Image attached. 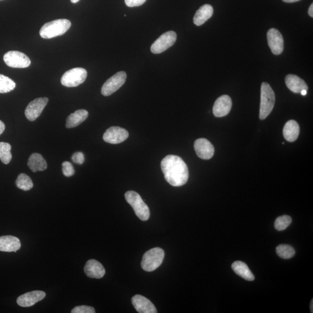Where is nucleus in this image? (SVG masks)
<instances>
[{
  "instance_id": "nucleus-1",
  "label": "nucleus",
  "mask_w": 313,
  "mask_h": 313,
  "mask_svg": "<svg viewBox=\"0 0 313 313\" xmlns=\"http://www.w3.org/2000/svg\"><path fill=\"white\" fill-rule=\"evenodd\" d=\"M161 168L164 178L171 186H182L188 182V167L184 161L177 155H169L163 159Z\"/></svg>"
},
{
  "instance_id": "nucleus-2",
  "label": "nucleus",
  "mask_w": 313,
  "mask_h": 313,
  "mask_svg": "<svg viewBox=\"0 0 313 313\" xmlns=\"http://www.w3.org/2000/svg\"><path fill=\"white\" fill-rule=\"evenodd\" d=\"M71 24L70 21L61 19L47 23L40 30V35L45 39L63 35L70 28Z\"/></svg>"
},
{
  "instance_id": "nucleus-3",
  "label": "nucleus",
  "mask_w": 313,
  "mask_h": 313,
  "mask_svg": "<svg viewBox=\"0 0 313 313\" xmlns=\"http://www.w3.org/2000/svg\"><path fill=\"white\" fill-rule=\"evenodd\" d=\"M275 94L272 87L267 83H263L261 86V100L259 118L265 120L268 117L274 108Z\"/></svg>"
},
{
  "instance_id": "nucleus-4",
  "label": "nucleus",
  "mask_w": 313,
  "mask_h": 313,
  "mask_svg": "<svg viewBox=\"0 0 313 313\" xmlns=\"http://www.w3.org/2000/svg\"><path fill=\"white\" fill-rule=\"evenodd\" d=\"M125 197L128 203L134 210L136 215L140 220L146 221L149 219L150 210L144 203L142 197L134 191H128L125 194Z\"/></svg>"
},
{
  "instance_id": "nucleus-5",
  "label": "nucleus",
  "mask_w": 313,
  "mask_h": 313,
  "mask_svg": "<svg viewBox=\"0 0 313 313\" xmlns=\"http://www.w3.org/2000/svg\"><path fill=\"white\" fill-rule=\"evenodd\" d=\"M164 257L165 253L162 248H152L144 254L141 266L146 272H152L161 266Z\"/></svg>"
},
{
  "instance_id": "nucleus-6",
  "label": "nucleus",
  "mask_w": 313,
  "mask_h": 313,
  "mask_svg": "<svg viewBox=\"0 0 313 313\" xmlns=\"http://www.w3.org/2000/svg\"><path fill=\"white\" fill-rule=\"evenodd\" d=\"M87 77L85 68L76 67L64 72L61 78V84L66 87H75L82 85Z\"/></svg>"
},
{
  "instance_id": "nucleus-7",
  "label": "nucleus",
  "mask_w": 313,
  "mask_h": 313,
  "mask_svg": "<svg viewBox=\"0 0 313 313\" xmlns=\"http://www.w3.org/2000/svg\"><path fill=\"white\" fill-rule=\"evenodd\" d=\"M127 74L125 71H119L107 80L101 89V93L105 97H108L115 93L124 85Z\"/></svg>"
},
{
  "instance_id": "nucleus-8",
  "label": "nucleus",
  "mask_w": 313,
  "mask_h": 313,
  "mask_svg": "<svg viewBox=\"0 0 313 313\" xmlns=\"http://www.w3.org/2000/svg\"><path fill=\"white\" fill-rule=\"evenodd\" d=\"M3 59L7 66L13 68H26L31 64V60L28 56L17 51L7 52Z\"/></svg>"
},
{
  "instance_id": "nucleus-9",
  "label": "nucleus",
  "mask_w": 313,
  "mask_h": 313,
  "mask_svg": "<svg viewBox=\"0 0 313 313\" xmlns=\"http://www.w3.org/2000/svg\"><path fill=\"white\" fill-rule=\"evenodd\" d=\"M177 39V33L174 31L164 33L151 45V52L154 54H159L166 51L175 43Z\"/></svg>"
},
{
  "instance_id": "nucleus-10",
  "label": "nucleus",
  "mask_w": 313,
  "mask_h": 313,
  "mask_svg": "<svg viewBox=\"0 0 313 313\" xmlns=\"http://www.w3.org/2000/svg\"><path fill=\"white\" fill-rule=\"evenodd\" d=\"M49 99L47 98H39L29 103L25 110V116L30 121H35L39 117L47 105Z\"/></svg>"
},
{
  "instance_id": "nucleus-11",
  "label": "nucleus",
  "mask_w": 313,
  "mask_h": 313,
  "mask_svg": "<svg viewBox=\"0 0 313 313\" xmlns=\"http://www.w3.org/2000/svg\"><path fill=\"white\" fill-rule=\"evenodd\" d=\"M268 45L273 54H281L284 51V39L281 33L276 29H271L267 34Z\"/></svg>"
},
{
  "instance_id": "nucleus-12",
  "label": "nucleus",
  "mask_w": 313,
  "mask_h": 313,
  "mask_svg": "<svg viewBox=\"0 0 313 313\" xmlns=\"http://www.w3.org/2000/svg\"><path fill=\"white\" fill-rule=\"evenodd\" d=\"M129 136L128 132L124 128L112 127L107 129L103 139L110 144H118L123 142Z\"/></svg>"
},
{
  "instance_id": "nucleus-13",
  "label": "nucleus",
  "mask_w": 313,
  "mask_h": 313,
  "mask_svg": "<svg viewBox=\"0 0 313 313\" xmlns=\"http://www.w3.org/2000/svg\"><path fill=\"white\" fill-rule=\"evenodd\" d=\"M194 146L197 156L201 159H211L214 154V147L207 139H198L194 142Z\"/></svg>"
},
{
  "instance_id": "nucleus-14",
  "label": "nucleus",
  "mask_w": 313,
  "mask_h": 313,
  "mask_svg": "<svg viewBox=\"0 0 313 313\" xmlns=\"http://www.w3.org/2000/svg\"><path fill=\"white\" fill-rule=\"evenodd\" d=\"M232 101L230 97L224 95L216 99L213 107V113L216 117H223L230 113Z\"/></svg>"
},
{
  "instance_id": "nucleus-15",
  "label": "nucleus",
  "mask_w": 313,
  "mask_h": 313,
  "mask_svg": "<svg viewBox=\"0 0 313 313\" xmlns=\"http://www.w3.org/2000/svg\"><path fill=\"white\" fill-rule=\"evenodd\" d=\"M46 296L44 292L41 291H34L23 294L17 299V303L19 306L23 307L33 306L39 301L44 299Z\"/></svg>"
},
{
  "instance_id": "nucleus-16",
  "label": "nucleus",
  "mask_w": 313,
  "mask_h": 313,
  "mask_svg": "<svg viewBox=\"0 0 313 313\" xmlns=\"http://www.w3.org/2000/svg\"><path fill=\"white\" fill-rule=\"evenodd\" d=\"M132 303L136 310L140 313H156L158 312L154 305L142 295H136L132 297Z\"/></svg>"
},
{
  "instance_id": "nucleus-17",
  "label": "nucleus",
  "mask_w": 313,
  "mask_h": 313,
  "mask_svg": "<svg viewBox=\"0 0 313 313\" xmlns=\"http://www.w3.org/2000/svg\"><path fill=\"white\" fill-rule=\"evenodd\" d=\"M85 272L90 278L99 279L105 276L106 271L100 262L95 259H90L86 263Z\"/></svg>"
},
{
  "instance_id": "nucleus-18",
  "label": "nucleus",
  "mask_w": 313,
  "mask_h": 313,
  "mask_svg": "<svg viewBox=\"0 0 313 313\" xmlns=\"http://www.w3.org/2000/svg\"><path fill=\"white\" fill-rule=\"evenodd\" d=\"M21 244L20 239L12 236H5L0 237V251L14 252L20 249Z\"/></svg>"
},
{
  "instance_id": "nucleus-19",
  "label": "nucleus",
  "mask_w": 313,
  "mask_h": 313,
  "mask_svg": "<svg viewBox=\"0 0 313 313\" xmlns=\"http://www.w3.org/2000/svg\"><path fill=\"white\" fill-rule=\"evenodd\" d=\"M286 86L293 93L299 94L301 91L308 90V86L303 80L294 74H288L285 79Z\"/></svg>"
},
{
  "instance_id": "nucleus-20",
  "label": "nucleus",
  "mask_w": 313,
  "mask_h": 313,
  "mask_svg": "<svg viewBox=\"0 0 313 313\" xmlns=\"http://www.w3.org/2000/svg\"><path fill=\"white\" fill-rule=\"evenodd\" d=\"M213 13V7L209 5H205L197 10L193 18L194 24L200 26L203 25L209 19L211 18Z\"/></svg>"
},
{
  "instance_id": "nucleus-21",
  "label": "nucleus",
  "mask_w": 313,
  "mask_h": 313,
  "mask_svg": "<svg viewBox=\"0 0 313 313\" xmlns=\"http://www.w3.org/2000/svg\"><path fill=\"white\" fill-rule=\"evenodd\" d=\"M299 125L296 121L289 120L285 124L283 129V135L288 142H295L299 136Z\"/></svg>"
},
{
  "instance_id": "nucleus-22",
  "label": "nucleus",
  "mask_w": 313,
  "mask_h": 313,
  "mask_svg": "<svg viewBox=\"0 0 313 313\" xmlns=\"http://www.w3.org/2000/svg\"><path fill=\"white\" fill-rule=\"evenodd\" d=\"M89 117V112L86 110L80 109L76 110L74 113L70 114L66 120V127L72 128L77 127L85 121Z\"/></svg>"
},
{
  "instance_id": "nucleus-23",
  "label": "nucleus",
  "mask_w": 313,
  "mask_h": 313,
  "mask_svg": "<svg viewBox=\"0 0 313 313\" xmlns=\"http://www.w3.org/2000/svg\"><path fill=\"white\" fill-rule=\"evenodd\" d=\"M28 166L33 173L43 171L47 169V163L43 156L39 153H33L30 156Z\"/></svg>"
},
{
  "instance_id": "nucleus-24",
  "label": "nucleus",
  "mask_w": 313,
  "mask_h": 313,
  "mask_svg": "<svg viewBox=\"0 0 313 313\" xmlns=\"http://www.w3.org/2000/svg\"><path fill=\"white\" fill-rule=\"evenodd\" d=\"M231 268L238 276L247 281H254L255 276L245 263L242 261H236L232 263Z\"/></svg>"
},
{
  "instance_id": "nucleus-25",
  "label": "nucleus",
  "mask_w": 313,
  "mask_h": 313,
  "mask_svg": "<svg viewBox=\"0 0 313 313\" xmlns=\"http://www.w3.org/2000/svg\"><path fill=\"white\" fill-rule=\"evenodd\" d=\"M16 87V84L9 77L0 74V94L9 93Z\"/></svg>"
},
{
  "instance_id": "nucleus-26",
  "label": "nucleus",
  "mask_w": 313,
  "mask_h": 313,
  "mask_svg": "<svg viewBox=\"0 0 313 313\" xmlns=\"http://www.w3.org/2000/svg\"><path fill=\"white\" fill-rule=\"evenodd\" d=\"M16 185L19 189L24 191L30 190L33 187L32 179L25 174H21L19 175L16 181Z\"/></svg>"
},
{
  "instance_id": "nucleus-27",
  "label": "nucleus",
  "mask_w": 313,
  "mask_h": 313,
  "mask_svg": "<svg viewBox=\"0 0 313 313\" xmlns=\"http://www.w3.org/2000/svg\"><path fill=\"white\" fill-rule=\"evenodd\" d=\"M11 146L9 143L0 142V160L3 163L9 164L12 160Z\"/></svg>"
},
{
  "instance_id": "nucleus-28",
  "label": "nucleus",
  "mask_w": 313,
  "mask_h": 313,
  "mask_svg": "<svg viewBox=\"0 0 313 313\" xmlns=\"http://www.w3.org/2000/svg\"><path fill=\"white\" fill-rule=\"evenodd\" d=\"M276 253L280 258L284 259H291L295 255V251L293 247L284 244L276 248Z\"/></svg>"
},
{
  "instance_id": "nucleus-29",
  "label": "nucleus",
  "mask_w": 313,
  "mask_h": 313,
  "mask_svg": "<svg viewBox=\"0 0 313 313\" xmlns=\"http://www.w3.org/2000/svg\"><path fill=\"white\" fill-rule=\"evenodd\" d=\"M292 222V218L288 215L278 217L274 223V227L278 231L287 228Z\"/></svg>"
},
{
  "instance_id": "nucleus-30",
  "label": "nucleus",
  "mask_w": 313,
  "mask_h": 313,
  "mask_svg": "<svg viewBox=\"0 0 313 313\" xmlns=\"http://www.w3.org/2000/svg\"><path fill=\"white\" fill-rule=\"evenodd\" d=\"M63 173L64 176L66 177H70L75 173L73 166L72 164L68 162H64L62 164Z\"/></svg>"
},
{
  "instance_id": "nucleus-31",
  "label": "nucleus",
  "mask_w": 313,
  "mask_h": 313,
  "mask_svg": "<svg viewBox=\"0 0 313 313\" xmlns=\"http://www.w3.org/2000/svg\"><path fill=\"white\" fill-rule=\"evenodd\" d=\"M71 313H95V308L88 306H79L74 307L71 310Z\"/></svg>"
},
{
  "instance_id": "nucleus-32",
  "label": "nucleus",
  "mask_w": 313,
  "mask_h": 313,
  "mask_svg": "<svg viewBox=\"0 0 313 313\" xmlns=\"http://www.w3.org/2000/svg\"><path fill=\"white\" fill-rule=\"evenodd\" d=\"M72 160L74 163L82 165L85 161V155L82 152H76L72 155Z\"/></svg>"
},
{
  "instance_id": "nucleus-33",
  "label": "nucleus",
  "mask_w": 313,
  "mask_h": 313,
  "mask_svg": "<svg viewBox=\"0 0 313 313\" xmlns=\"http://www.w3.org/2000/svg\"><path fill=\"white\" fill-rule=\"evenodd\" d=\"M146 0H125L126 5L129 7H139L143 5Z\"/></svg>"
},
{
  "instance_id": "nucleus-34",
  "label": "nucleus",
  "mask_w": 313,
  "mask_h": 313,
  "mask_svg": "<svg viewBox=\"0 0 313 313\" xmlns=\"http://www.w3.org/2000/svg\"><path fill=\"white\" fill-rule=\"evenodd\" d=\"M5 124H4L2 121L0 120V135H1L4 131H5Z\"/></svg>"
},
{
  "instance_id": "nucleus-35",
  "label": "nucleus",
  "mask_w": 313,
  "mask_h": 313,
  "mask_svg": "<svg viewBox=\"0 0 313 313\" xmlns=\"http://www.w3.org/2000/svg\"><path fill=\"white\" fill-rule=\"evenodd\" d=\"M308 13V15H310V17L311 18L313 17V4H311L310 7H309Z\"/></svg>"
},
{
  "instance_id": "nucleus-36",
  "label": "nucleus",
  "mask_w": 313,
  "mask_h": 313,
  "mask_svg": "<svg viewBox=\"0 0 313 313\" xmlns=\"http://www.w3.org/2000/svg\"><path fill=\"white\" fill-rule=\"evenodd\" d=\"M282 1L285 3H292L300 1V0H282Z\"/></svg>"
},
{
  "instance_id": "nucleus-37",
  "label": "nucleus",
  "mask_w": 313,
  "mask_h": 313,
  "mask_svg": "<svg viewBox=\"0 0 313 313\" xmlns=\"http://www.w3.org/2000/svg\"><path fill=\"white\" fill-rule=\"evenodd\" d=\"M307 93V90H303L301 91L300 94L303 95V96H305L306 95Z\"/></svg>"
},
{
  "instance_id": "nucleus-38",
  "label": "nucleus",
  "mask_w": 313,
  "mask_h": 313,
  "mask_svg": "<svg viewBox=\"0 0 313 313\" xmlns=\"http://www.w3.org/2000/svg\"><path fill=\"white\" fill-rule=\"evenodd\" d=\"M310 311L311 312H313V300H311V304H310Z\"/></svg>"
},
{
  "instance_id": "nucleus-39",
  "label": "nucleus",
  "mask_w": 313,
  "mask_h": 313,
  "mask_svg": "<svg viewBox=\"0 0 313 313\" xmlns=\"http://www.w3.org/2000/svg\"><path fill=\"white\" fill-rule=\"evenodd\" d=\"M70 1L72 3L75 4V3H78L80 1V0H70Z\"/></svg>"
}]
</instances>
